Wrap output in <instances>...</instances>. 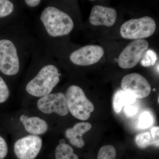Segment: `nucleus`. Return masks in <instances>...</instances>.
I'll list each match as a JSON object with an SVG mask.
<instances>
[{
	"label": "nucleus",
	"mask_w": 159,
	"mask_h": 159,
	"mask_svg": "<svg viewBox=\"0 0 159 159\" xmlns=\"http://www.w3.org/2000/svg\"><path fill=\"white\" fill-rule=\"evenodd\" d=\"M60 75L57 67L54 65H47L27 84L26 91L31 96L37 97L51 93L59 82Z\"/></svg>",
	"instance_id": "f03ea898"
},
{
	"label": "nucleus",
	"mask_w": 159,
	"mask_h": 159,
	"mask_svg": "<svg viewBox=\"0 0 159 159\" xmlns=\"http://www.w3.org/2000/svg\"><path fill=\"white\" fill-rule=\"evenodd\" d=\"M41 1L40 0H26L25 1L26 5L29 7L33 8L38 6Z\"/></svg>",
	"instance_id": "393cba45"
},
{
	"label": "nucleus",
	"mask_w": 159,
	"mask_h": 159,
	"mask_svg": "<svg viewBox=\"0 0 159 159\" xmlns=\"http://www.w3.org/2000/svg\"><path fill=\"white\" fill-rule=\"evenodd\" d=\"M159 127H154L151 129L152 137L153 139L154 144L159 146Z\"/></svg>",
	"instance_id": "b1692460"
},
{
	"label": "nucleus",
	"mask_w": 159,
	"mask_h": 159,
	"mask_svg": "<svg viewBox=\"0 0 159 159\" xmlns=\"http://www.w3.org/2000/svg\"><path fill=\"white\" fill-rule=\"evenodd\" d=\"M156 27L153 18L145 16L130 20L123 23L120 28V34L125 39H143L152 35Z\"/></svg>",
	"instance_id": "20e7f679"
},
{
	"label": "nucleus",
	"mask_w": 159,
	"mask_h": 159,
	"mask_svg": "<svg viewBox=\"0 0 159 159\" xmlns=\"http://www.w3.org/2000/svg\"><path fill=\"white\" fill-rule=\"evenodd\" d=\"M123 91L130 93L138 99H142L150 94L151 88L147 79L138 73L125 75L121 81Z\"/></svg>",
	"instance_id": "0eeeda50"
},
{
	"label": "nucleus",
	"mask_w": 159,
	"mask_h": 159,
	"mask_svg": "<svg viewBox=\"0 0 159 159\" xmlns=\"http://www.w3.org/2000/svg\"><path fill=\"white\" fill-rule=\"evenodd\" d=\"M55 159H78L71 146L66 143H60L55 149Z\"/></svg>",
	"instance_id": "2eb2a0df"
},
{
	"label": "nucleus",
	"mask_w": 159,
	"mask_h": 159,
	"mask_svg": "<svg viewBox=\"0 0 159 159\" xmlns=\"http://www.w3.org/2000/svg\"><path fill=\"white\" fill-rule=\"evenodd\" d=\"M9 95V88L4 79L0 76V103L6 102Z\"/></svg>",
	"instance_id": "412c9836"
},
{
	"label": "nucleus",
	"mask_w": 159,
	"mask_h": 159,
	"mask_svg": "<svg viewBox=\"0 0 159 159\" xmlns=\"http://www.w3.org/2000/svg\"><path fill=\"white\" fill-rule=\"evenodd\" d=\"M40 19L47 33L51 37L67 35L74 29V21L70 16L54 6L45 8Z\"/></svg>",
	"instance_id": "f257e3e1"
},
{
	"label": "nucleus",
	"mask_w": 159,
	"mask_h": 159,
	"mask_svg": "<svg viewBox=\"0 0 159 159\" xmlns=\"http://www.w3.org/2000/svg\"><path fill=\"white\" fill-rule=\"evenodd\" d=\"M91 128L92 125L89 122H78L74 127L66 130V136L72 145L78 148H82L84 145L83 135L90 130Z\"/></svg>",
	"instance_id": "f8f14e48"
},
{
	"label": "nucleus",
	"mask_w": 159,
	"mask_h": 159,
	"mask_svg": "<svg viewBox=\"0 0 159 159\" xmlns=\"http://www.w3.org/2000/svg\"><path fill=\"white\" fill-rule=\"evenodd\" d=\"M151 135L149 132L143 133L137 135L135 138V143L139 147L145 148L148 145L154 144Z\"/></svg>",
	"instance_id": "f3484780"
},
{
	"label": "nucleus",
	"mask_w": 159,
	"mask_h": 159,
	"mask_svg": "<svg viewBox=\"0 0 159 159\" xmlns=\"http://www.w3.org/2000/svg\"><path fill=\"white\" fill-rule=\"evenodd\" d=\"M20 121L24 125L25 129L29 133L34 135L45 133L48 129V123L44 120L37 117H29L22 115Z\"/></svg>",
	"instance_id": "ddd939ff"
},
{
	"label": "nucleus",
	"mask_w": 159,
	"mask_h": 159,
	"mask_svg": "<svg viewBox=\"0 0 159 159\" xmlns=\"http://www.w3.org/2000/svg\"><path fill=\"white\" fill-rule=\"evenodd\" d=\"M65 95L68 110L73 116L82 121L89 118L94 110V106L81 88L77 85L70 86Z\"/></svg>",
	"instance_id": "7ed1b4c3"
},
{
	"label": "nucleus",
	"mask_w": 159,
	"mask_h": 159,
	"mask_svg": "<svg viewBox=\"0 0 159 159\" xmlns=\"http://www.w3.org/2000/svg\"><path fill=\"white\" fill-rule=\"evenodd\" d=\"M116 151L112 145L102 146L98 152L97 159H116Z\"/></svg>",
	"instance_id": "dca6fc26"
},
{
	"label": "nucleus",
	"mask_w": 159,
	"mask_h": 159,
	"mask_svg": "<svg viewBox=\"0 0 159 159\" xmlns=\"http://www.w3.org/2000/svg\"><path fill=\"white\" fill-rule=\"evenodd\" d=\"M148 48L145 39L134 40L122 51L118 58V64L121 68H132L138 64Z\"/></svg>",
	"instance_id": "423d86ee"
},
{
	"label": "nucleus",
	"mask_w": 159,
	"mask_h": 159,
	"mask_svg": "<svg viewBox=\"0 0 159 159\" xmlns=\"http://www.w3.org/2000/svg\"><path fill=\"white\" fill-rule=\"evenodd\" d=\"M104 54V50L101 46L90 45L73 51L70 59L76 65L89 66L98 62Z\"/></svg>",
	"instance_id": "1a4fd4ad"
},
{
	"label": "nucleus",
	"mask_w": 159,
	"mask_h": 159,
	"mask_svg": "<svg viewBox=\"0 0 159 159\" xmlns=\"http://www.w3.org/2000/svg\"><path fill=\"white\" fill-rule=\"evenodd\" d=\"M153 123V118L149 112H143L139 117V126L141 129H146L150 127Z\"/></svg>",
	"instance_id": "a211bd4d"
},
{
	"label": "nucleus",
	"mask_w": 159,
	"mask_h": 159,
	"mask_svg": "<svg viewBox=\"0 0 159 159\" xmlns=\"http://www.w3.org/2000/svg\"><path fill=\"white\" fill-rule=\"evenodd\" d=\"M42 143V140L37 135L23 137L15 143V154L19 159H34L39 153Z\"/></svg>",
	"instance_id": "9d476101"
},
{
	"label": "nucleus",
	"mask_w": 159,
	"mask_h": 159,
	"mask_svg": "<svg viewBox=\"0 0 159 159\" xmlns=\"http://www.w3.org/2000/svg\"><path fill=\"white\" fill-rule=\"evenodd\" d=\"M14 5L9 0H0V18L10 15L14 11Z\"/></svg>",
	"instance_id": "6ab92c4d"
},
{
	"label": "nucleus",
	"mask_w": 159,
	"mask_h": 159,
	"mask_svg": "<svg viewBox=\"0 0 159 159\" xmlns=\"http://www.w3.org/2000/svg\"><path fill=\"white\" fill-rule=\"evenodd\" d=\"M142 58L141 64L142 66L149 67L155 64L157 60V55L154 51L149 50L145 52Z\"/></svg>",
	"instance_id": "aec40b11"
},
{
	"label": "nucleus",
	"mask_w": 159,
	"mask_h": 159,
	"mask_svg": "<svg viewBox=\"0 0 159 159\" xmlns=\"http://www.w3.org/2000/svg\"><path fill=\"white\" fill-rule=\"evenodd\" d=\"M8 152V145L6 140L0 136V159L5 158Z\"/></svg>",
	"instance_id": "4be33fe9"
},
{
	"label": "nucleus",
	"mask_w": 159,
	"mask_h": 159,
	"mask_svg": "<svg viewBox=\"0 0 159 159\" xmlns=\"http://www.w3.org/2000/svg\"><path fill=\"white\" fill-rule=\"evenodd\" d=\"M117 17V12L116 9L96 5L91 10L89 20L93 25L110 27L116 23Z\"/></svg>",
	"instance_id": "9b49d317"
},
{
	"label": "nucleus",
	"mask_w": 159,
	"mask_h": 159,
	"mask_svg": "<svg viewBox=\"0 0 159 159\" xmlns=\"http://www.w3.org/2000/svg\"><path fill=\"white\" fill-rule=\"evenodd\" d=\"M124 111L126 116L130 117L135 116L137 113L138 108L136 107L131 104L125 107Z\"/></svg>",
	"instance_id": "5701e85b"
},
{
	"label": "nucleus",
	"mask_w": 159,
	"mask_h": 159,
	"mask_svg": "<svg viewBox=\"0 0 159 159\" xmlns=\"http://www.w3.org/2000/svg\"><path fill=\"white\" fill-rule=\"evenodd\" d=\"M136 98L133 94L123 90L118 91L114 95L113 107L114 111L119 113L123 107L131 105L135 102Z\"/></svg>",
	"instance_id": "4468645a"
},
{
	"label": "nucleus",
	"mask_w": 159,
	"mask_h": 159,
	"mask_svg": "<svg viewBox=\"0 0 159 159\" xmlns=\"http://www.w3.org/2000/svg\"><path fill=\"white\" fill-rule=\"evenodd\" d=\"M37 107L41 111L46 114L55 113L65 116L69 112L65 95L62 93H50L40 97Z\"/></svg>",
	"instance_id": "6e6552de"
},
{
	"label": "nucleus",
	"mask_w": 159,
	"mask_h": 159,
	"mask_svg": "<svg viewBox=\"0 0 159 159\" xmlns=\"http://www.w3.org/2000/svg\"><path fill=\"white\" fill-rule=\"evenodd\" d=\"M20 60L14 43L9 39L0 40V71L7 76H14L20 70Z\"/></svg>",
	"instance_id": "39448f33"
}]
</instances>
